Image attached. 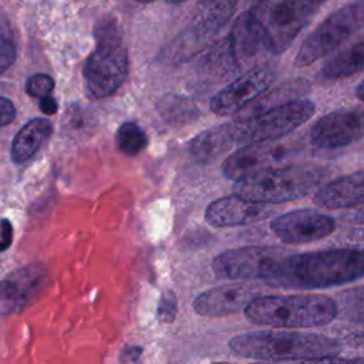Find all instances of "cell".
<instances>
[{
  "mask_svg": "<svg viewBox=\"0 0 364 364\" xmlns=\"http://www.w3.org/2000/svg\"><path fill=\"white\" fill-rule=\"evenodd\" d=\"M364 276V250L338 247L287 255L267 283L282 289H326Z\"/></svg>",
  "mask_w": 364,
  "mask_h": 364,
  "instance_id": "obj_1",
  "label": "cell"
},
{
  "mask_svg": "<svg viewBox=\"0 0 364 364\" xmlns=\"http://www.w3.org/2000/svg\"><path fill=\"white\" fill-rule=\"evenodd\" d=\"M235 355L259 361H309L334 357L341 344L333 337L300 331H255L235 336L229 340Z\"/></svg>",
  "mask_w": 364,
  "mask_h": 364,
  "instance_id": "obj_2",
  "label": "cell"
},
{
  "mask_svg": "<svg viewBox=\"0 0 364 364\" xmlns=\"http://www.w3.org/2000/svg\"><path fill=\"white\" fill-rule=\"evenodd\" d=\"M243 313L257 326L311 328L330 324L337 317V306L324 294H272L256 297Z\"/></svg>",
  "mask_w": 364,
  "mask_h": 364,
  "instance_id": "obj_3",
  "label": "cell"
},
{
  "mask_svg": "<svg viewBox=\"0 0 364 364\" xmlns=\"http://www.w3.org/2000/svg\"><path fill=\"white\" fill-rule=\"evenodd\" d=\"M321 165H287L269 168L235 182V195L267 205L307 196L330 175Z\"/></svg>",
  "mask_w": 364,
  "mask_h": 364,
  "instance_id": "obj_4",
  "label": "cell"
},
{
  "mask_svg": "<svg viewBox=\"0 0 364 364\" xmlns=\"http://www.w3.org/2000/svg\"><path fill=\"white\" fill-rule=\"evenodd\" d=\"M97 48L88 57L84 70V87L91 98H105L114 94L128 74V53L122 46L118 28L101 24L97 28Z\"/></svg>",
  "mask_w": 364,
  "mask_h": 364,
  "instance_id": "obj_5",
  "label": "cell"
},
{
  "mask_svg": "<svg viewBox=\"0 0 364 364\" xmlns=\"http://www.w3.org/2000/svg\"><path fill=\"white\" fill-rule=\"evenodd\" d=\"M314 114V102L310 100L286 101L246 119L232 122L236 144H262L279 141Z\"/></svg>",
  "mask_w": 364,
  "mask_h": 364,
  "instance_id": "obj_6",
  "label": "cell"
},
{
  "mask_svg": "<svg viewBox=\"0 0 364 364\" xmlns=\"http://www.w3.org/2000/svg\"><path fill=\"white\" fill-rule=\"evenodd\" d=\"M364 27V0L344 4L320 23L301 43L296 58V67H306L333 53L347 38Z\"/></svg>",
  "mask_w": 364,
  "mask_h": 364,
  "instance_id": "obj_7",
  "label": "cell"
},
{
  "mask_svg": "<svg viewBox=\"0 0 364 364\" xmlns=\"http://www.w3.org/2000/svg\"><path fill=\"white\" fill-rule=\"evenodd\" d=\"M327 0H272L253 9L274 55L283 53Z\"/></svg>",
  "mask_w": 364,
  "mask_h": 364,
  "instance_id": "obj_8",
  "label": "cell"
},
{
  "mask_svg": "<svg viewBox=\"0 0 364 364\" xmlns=\"http://www.w3.org/2000/svg\"><path fill=\"white\" fill-rule=\"evenodd\" d=\"M287 255L284 249L276 246L229 249L215 256L212 270L219 279L233 282L262 280L267 284Z\"/></svg>",
  "mask_w": 364,
  "mask_h": 364,
  "instance_id": "obj_9",
  "label": "cell"
},
{
  "mask_svg": "<svg viewBox=\"0 0 364 364\" xmlns=\"http://www.w3.org/2000/svg\"><path fill=\"white\" fill-rule=\"evenodd\" d=\"M274 70L266 64L246 70L229 85L219 90L209 101L213 114L228 117L237 114L259 98L273 82Z\"/></svg>",
  "mask_w": 364,
  "mask_h": 364,
  "instance_id": "obj_10",
  "label": "cell"
},
{
  "mask_svg": "<svg viewBox=\"0 0 364 364\" xmlns=\"http://www.w3.org/2000/svg\"><path fill=\"white\" fill-rule=\"evenodd\" d=\"M226 43L232 63L239 70L246 71L262 65L257 63L259 60L274 55L262 23L253 9L242 13L236 18Z\"/></svg>",
  "mask_w": 364,
  "mask_h": 364,
  "instance_id": "obj_11",
  "label": "cell"
},
{
  "mask_svg": "<svg viewBox=\"0 0 364 364\" xmlns=\"http://www.w3.org/2000/svg\"><path fill=\"white\" fill-rule=\"evenodd\" d=\"M364 136V109H338L320 117L310 129V142L320 149L346 148Z\"/></svg>",
  "mask_w": 364,
  "mask_h": 364,
  "instance_id": "obj_12",
  "label": "cell"
},
{
  "mask_svg": "<svg viewBox=\"0 0 364 364\" xmlns=\"http://www.w3.org/2000/svg\"><path fill=\"white\" fill-rule=\"evenodd\" d=\"M270 229L283 243L301 245L330 236L336 230V220L321 212L297 209L274 218Z\"/></svg>",
  "mask_w": 364,
  "mask_h": 364,
  "instance_id": "obj_13",
  "label": "cell"
},
{
  "mask_svg": "<svg viewBox=\"0 0 364 364\" xmlns=\"http://www.w3.org/2000/svg\"><path fill=\"white\" fill-rule=\"evenodd\" d=\"M289 155V148L286 145L274 142L249 144L235 151L223 161L222 172L226 178L237 182L257 172L273 168L272 165Z\"/></svg>",
  "mask_w": 364,
  "mask_h": 364,
  "instance_id": "obj_14",
  "label": "cell"
},
{
  "mask_svg": "<svg viewBox=\"0 0 364 364\" xmlns=\"http://www.w3.org/2000/svg\"><path fill=\"white\" fill-rule=\"evenodd\" d=\"M273 210V205L230 195L210 202L205 210V220L213 228L246 226L267 219Z\"/></svg>",
  "mask_w": 364,
  "mask_h": 364,
  "instance_id": "obj_15",
  "label": "cell"
},
{
  "mask_svg": "<svg viewBox=\"0 0 364 364\" xmlns=\"http://www.w3.org/2000/svg\"><path fill=\"white\" fill-rule=\"evenodd\" d=\"M259 297L257 289L247 284H222L198 294L192 309L202 317H223L245 310Z\"/></svg>",
  "mask_w": 364,
  "mask_h": 364,
  "instance_id": "obj_16",
  "label": "cell"
},
{
  "mask_svg": "<svg viewBox=\"0 0 364 364\" xmlns=\"http://www.w3.org/2000/svg\"><path fill=\"white\" fill-rule=\"evenodd\" d=\"M46 279L47 272L37 264L13 272L0 280V307L7 313L21 310L40 293Z\"/></svg>",
  "mask_w": 364,
  "mask_h": 364,
  "instance_id": "obj_17",
  "label": "cell"
},
{
  "mask_svg": "<svg viewBox=\"0 0 364 364\" xmlns=\"http://www.w3.org/2000/svg\"><path fill=\"white\" fill-rule=\"evenodd\" d=\"M313 202L324 209L357 208L364 202V171L321 185L314 192Z\"/></svg>",
  "mask_w": 364,
  "mask_h": 364,
  "instance_id": "obj_18",
  "label": "cell"
},
{
  "mask_svg": "<svg viewBox=\"0 0 364 364\" xmlns=\"http://www.w3.org/2000/svg\"><path fill=\"white\" fill-rule=\"evenodd\" d=\"M232 122L216 125L202 131L189 141L188 152L199 164L206 165L218 161L235 145Z\"/></svg>",
  "mask_w": 364,
  "mask_h": 364,
  "instance_id": "obj_19",
  "label": "cell"
},
{
  "mask_svg": "<svg viewBox=\"0 0 364 364\" xmlns=\"http://www.w3.org/2000/svg\"><path fill=\"white\" fill-rule=\"evenodd\" d=\"M51 134V124L46 118L30 119L16 134L11 144V159L16 164L28 161Z\"/></svg>",
  "mask_w": 364,
  "mask_h": 364,
  "instance_id": "obj_20",
  "label": "cell"
},
{
  "mask_svg": "<svg viewBox=\"0 0 364 364\" xmlns=\"http://www.w3.org/2000/svg\"><path fill=\"white\" fill-rule=\"evenodd\" d=\"M364 70V40L353 44L344 51L330 58L318 71V78L324 81L351 77Z\"/></svg>",
  "mask_w": 364,
  "mask_h": 364,
  "instance_id": "obj_21",
  "label": "cell"
},
{
  "mask_svg": "<svg viewBox=\"0 0 364 364\" xmlns=\"http://www.w3.org/2000/svg\"><path fill=\"white\" fill-rule=\"evenodd\" d=\"M334 301L337 306V317L364 323V286L351 287L338 293Z\"/></svg>",
  "mask_w": 364,
  "mask_h": 364,
  "instance_id": "obj_22",
  "label": "cell"
},
{
  "mask_svg": "<svg viewBox=\"0 0 364 364\" xmlns=\"http://www.w3.org/2000/svg\"><path fill=\"white\" fill-rule=\"evenodd\" d=\"M118 149L128 156H135L142 152L148 145V136L145 131L134 121L124 122L115 135Z\"/></svg>",
  "mask_w": 364,
  "mask_h": 364,
  "instance_id": "obj_23",
  "label": "cell"
},
{
  "mask_svg": "<svg viewBox=\"0 0 364 364\" xmlns=\"http://www.w3.org/2000/svg\"><path fill=\"white\" fill-rule=\"evenodd\" d=\"M236 6L237 0H200L193 17L222 28L233 16Z\"/></svg>",
  "mask_w": 364,
  "mask_h": 364,
  "instance_id": "obj_24",
  "label": "cell"
},
{
  "mask_svg": "<svg viewBox=\"0 0 364 364\" xmlns=\"http://www.w3.org/2000/svg\"><path fill=\"white\" fill-rule=\"evenodd\" d=\"M159 111L166 121L179 124L195 117L196 107L185 97L168 95L162 100Z\"/></svg>",
  "mask_w": 364,
  "mask_h": 364,
  "instance_id": "obj_25",
  "label": "cell"
},
{
  "mask_svg": "<svg viewBox=\"0 0 364 364\" xmlns=\"http://www.w3.org/2000/svg\"><path fill=\"white\" fill-rule=\"evenodd\" d=\"M54 90V80L47 74H34L26 82V91L34 98L48 97Z\"/></svg>",
  "mask_w": 364,
  "mask_h": 364,
  "instance_id": "obj_26",
  "label": "cell"
},
{
  "mask_svg": "<svg viewBox=\"0 0 364 364\" xmlns=\"http://www.w3.org/2000/svg\"><path fill=\"white\" fill-rule=\"evenodd\" d=\"M178 311V303L172 291H164L156 307V318L161 323H172Z\"/></svg>",
  "mask_w": 364,
  "mask_h": 364,
  "instance_id": "obj_27",
  "label": "cell"
},
{
  "mask_svg": "<svg viewBox=\"0 0 364 364\" xmlns=\"http://www.w3.org/2000/svg\"><path fill=\"white\" fill-rule=\"evenodd\" d=\"M14 58L16 51L13 44L6 38L0 37V74L4 73L14 63Z\"/></svg>",
  "mask_w": 364,
  "mask_h": 364,
  "instance_id": "obj_28",
  "label": "cell"
},
{
  "mask_svg": "<svg viewBox=\"0 0 364 364\" xmlns=\"http://www.w3.org/2000/svg\"><path fill=\"white\" fill-rule=\"evenodd\" d=\"M16 117V108L14 104L6 98L0 97V127L9 125Z\"/></svg>",
  "mask_w": 364,
  "mask_h": 364,
  "instance_id": "obj_29",
  "label": "cell"
},
{
  "mask_svg": "<svg viewBox=\"0 0 364 364\" xmlns=\"http://www.w3.org/2000/svg\"><path fill=\"white\" fill-rule=\"evenodd\" d=\"M300 364H363V360L357 358H344V357H323V358H316V360H309V361H300Z\"/></svg>",
  "mask_w": 364,
  "mask_h": 364,
  "instance_id": "obj_30",
  "label": "cell"
},
{
  "mask_svg": "<svg viewBox=\"0 0 364 364\" xmlns=\"http://www.w3.org/2000/svg\"><path fill=\"white\" fill-rule=\"evenodd\" d=\"M0 252L6 250L13 240V228L11 223L7 219H3L0 222Z\"/></svg>",
  "mask_w": 364,
  "mask_h": 364,
  "instance_id": "obj_31",
  "label": "cell"
},
{
  "mask_svg": "<svg viewBox=\"0 0 364 364\" xmlns=\"http://www.w3.org/2000/svg\"><path fill=\"white\" fill-rule=\"evenodd\" d=\"M142 354V348L136 347V346H129L127 348H124L122 354H121V360L125 363H131V361H136Z\"/></svg>",
  "mask_w": 364,
  "mask_h": 364,
  "instance_id": "obj_32",
  "label": "cell"
},
{
  "mask_svg": "<svg viewBox=\"0 0 364 364\" xmlns=\"http://www.w3.org/2000/svg\"><path fill=\"white\" fill-rule=\"evenodd\" d=\"M40 108L44 114L53 115L57 112V101L53 97H44L40 100Z\"/></svg>",
  "mask_w": 364,
  "mask_h": 364,
  "instance_id": "obj_33",
  "label": "cell"
},
{
  "mask_svg": "<svg viewBox=\"0 0 364 364\" xmlns=\"http://www.w3.org/2000/svg\"><path fill=\"white\" fill-rule=\"evenodd\" d=\"M348 220L355 225H364V202L354 208V210L348 215Z\"/></svg>",
  "mask_w": 364,
  "mask_h": 364,
  "instance_id": "obj_34",
  "label": "cell"
},
{
  "mask_svg": "<svg viewBox=\"0 0 364 364\" xmlns=\"http://www.w3.org/2000/svg\"><path fill=\"white\" fill-rule=\"evenodd\" d=\"M355 95L358 97V100H361L364 102V80H361V82L357 85Z\"/></svg>",
  "mask_w": 364,
  "mask_h": 364,
  "instance_id": "obj_35",
  "label": "cell"
},
{
  "mask_svg": "<svg viewBox=\"0 0 364 364\" xmlns=\"http://www.w3.org/2000/svg\"><path fill=\"white\" fill-rule=\"evenodd\" d=\"M166 3H171V4H175V3H182V1H186V0H165Z\"/></svg>",
  "mask_w": 364,
  "mask_h": 364,
  "instance_id": "obj_36",
  "label": "cell"
},
{
  "mask_svg": "<svg viewBox=\"0 0 364 364\" xmlns=\"http://www.w3.org/2000/svg\"><path fill=\"white\" fill-rule=\"evenodd\" d=\"M246 1H252V3H256V4H260V3H264L266 0H246Z\"/></svg>",
  "mask_w": 364,
  "mask_h": 364,
  "instance_id": "obj_37",
  "label": "cell"
},
{
  "mask_svg": "<svg viewBox=\"0 0 364 364\" xmlns=\"http://www.w3.org/2000/svg\"><path fill=\"white\" fill-rule=\"evenodd\" d=\"M136 1H139V3H149V1H154V0H136Z\"/></svg>",
  "mask_w": 364,
  "mask_h": 364,
  "instance_id": "obj_38",
  "label": "cell"
},
{
  "mask_svg": "<svg viewBox=\"0 0 364 364\" xmlns=\"http://www.w3.org/2000/svg\"><path fill=\"white\" fill-rule=\"evenodd\" d=\"M212 364H232V363H212Z\"/></svg>",
  "mask_w": 364,
  "mask_h": 364,
  "instance_id": "obj_39",
  "label": "cell"
},
{
  "mask_svg": "<svg viewBox=\"0 0 364 364\" xmlns=\"http://www.w3.org/2000/svg\"><path fill=\"white\" fill-rule=\"evenodd\" d=\"M363 364H364V358H363Z\"/></svg>",
  "mask_w": 364,
  "mask_h": 364,
  "instance_id": "obj_40",
  "label": "cell"
}]
</instances>
